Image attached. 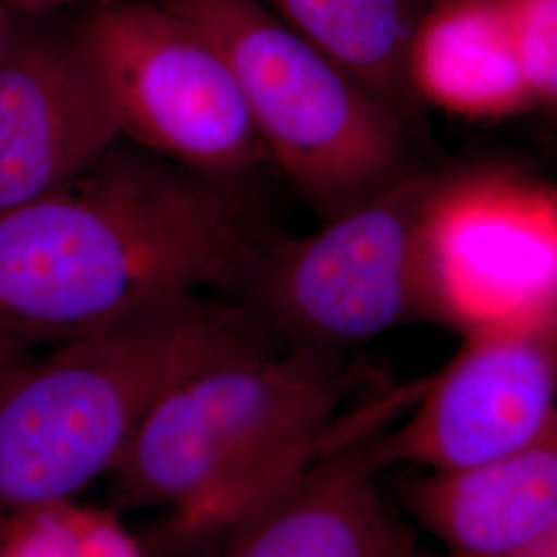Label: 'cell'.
Wrapping results in <instances>:
<instances>
[{"label": "cell", "mask_w": 557, "mask_h": 557, "mask_svg": "<svg viewBox=\"0 0 557 557\" xmlns=\"http://www.w3.org/2000/svg\"><path fill=\"white\" fill-rule=\"evenodd\" d=\"M535 108H557V0H502Z\"/></svg>", "instance_id": "15"}, {"label": "cell", "mask_w": 557, "mask_h": 557, "mask_svg": "<svg viewBox=\"0 0 557 557\" xmlns=\"http://www.w3.org/2000/svg\"><path fill=\"white\" fill-rule=\"evenodd\" d=\"M281 345L246 306L180 299L57 343L0 403V533L106 479L165 393L207 366Z\"/></svg>", "instance_id": "3"}, {"label": "cell", "mask_w": 557, "mask_h": 557, "mask_svg": "<svg viewBox=\"0 0 557 557\" xmlns=\"http://www.w3.org/2000/svg\"><path fill=\"white\" fill-rule=\"evenodd\" d=\"M0 557H2V556H0Z\"/></svg>", "instance_id": "20"}, {"label": "cell", "mask_w": 557, "mask_h": 557, "mask_svg": "<svg viewBox=\"0 0 557 557\" xmlns=\"http://www.w3.org/2000/svg\"><path fill=\"white\" fill-rule=\"evenodd\" d=\"M2 557H145L114 510L62 502L15 518L0 533Z\"/></svg>", "instance_id": "14"}, {"label": "cell", "mask_w": 557, "mask_h": 557, "mask_svg": "<svg viewBox=\"0 0 557 557\" xmlns=\"http://www.w3.org/2000/svg\"><path fill=\"white\" fill-rule=\"evenodd\" d=\"M345 354L281 343L165 393L110 471L119 508H161L170 552H211L335 442Z\"/></svg>", "instance_id": "2"}, {"label": "cell", "mask_w": 557, "mask_h": 557, "mask_svg": "<svg viewBox=\"0 0 557 557\" xmlns=\"http://www.w3.org/2000/svg\"><path fill=\"white\" fill-rule=\"evenodd\" d=\"M368 91L411 119L409 52L432 0H262Z\"/></svg>", "instance_id": "13"}, {"label": "cell", "mask_w": 557, "mask_h": 557, "mask_svg": "<svg viewBox=\"0 0 557 557\" xmlns=\"http://www.w3.org/2000/svg\"><path fill=\"white\" fill-rule=\"evenodd\" d=\"M407 498L448 556H496L556 527L557 407L510 455L462 473H423Z\"/></svg>", "instance_id": "11"}, {"label": "cell", "mask_w": 557, "mask_h": 557, "mask_svg": "<svg viewBox=\"0 0 557 557\" xmlns=\"http://www.w3.org/2000/svg\"><path fill=\"white\" fill-rule=\"evenodd\" d=\"M9 40V27H7V11L0 7V52Z\"/></svg>", "instance_id": "19"}, {"label": "cell", "mask_w": 557, "mask_h": 557, "mask_svg": "<svg viewBox=\"0 0 557 557\" xmlns=\"http://www.w3.org/2000/svg\"><path fill=\"white\" fill-rule=\"evenodd\" d=\"M376 425L347 419L335 442L209 557H416L380 496L370 455Z\"/></svg>", "instance_id": "10"}, {"label": "cell", "mask_w": 557, "mask_h": 557, "mask_svg": "<svg viewBox=\"0 0 557 557\" xmlns=\"http://www.w3.org/2000/svg\"><path fill=\"white\" fill-rule=\"evenodd\" d=\"M230 62L269 161L329 220L413 170L409 120L262 0H160Z\"/></svg>", "instance_id": "4"}, {"label": "cell", "mask_w": 557, "mask_h": 557, "mask_svg": "<svg viewBox=\"0 0 557 557\" xmlns=\"http://www.w3.org/2000/svg\"><path fill=\"white\" fill-rule=\"evenodd\" d=\"M416 100L465 119L535 108L502 0H432L409 52Z\"/></svg>", "instance_id": "12"}, {"label": "cell", "mask_w": 557, "mask_h": 557, "mask_svg": "<svg viewBox=\"0 0 557 557\" xmlns=\"http://www.w3.org/2000/svg\"><path fill=\"white\" fill-rule=\"evenodd\" d=\"M271 242L232 182L119 143L0 213V338L57 345L209 289L244 292Z\"/></svg>", "instance_id": "1"}, {"label": "cell", "mask_w": 557, "mask_h": 557, "mask_svg": "<svg viewBox=\"0 0 557 557\" xmlns=\"http://www.w3.org/2000/svg\"><path fill=\"white\" fill-rule=\"evenodd\" d=\"M73 40L131 145L223 182L269 161L218 44L160 0H101Z\"/></svg>", "instance_id": "6"}, {"label": "cell", "mask_w": 557, "mask_h": 557, "mask_svg": "<svg viewBox=\"0 0 557 557\" xmlns=\"http://www.w3.org/2000/svg\"><path fill=\"white\" fill-rule=\"evenodd\" d=\"M425 267L440 324L460 335L556 310V186L504 172L440 176Z\"/></svg>", "instance_id": "8"}, {"label": "cell", "mask_w": 557, "mask_h": 557, "mask_svg": "<svg viewBox=\"0 0 557 557\" xmlns=\"http://www.w3.org/2000/svg\"><path fill=\"white\" fill-rule=\"evenodd\" d=\"M66 2H71V0H0V7L4 11L15 9L21 13H44L50 9H59Z\"/></svg>", "instance_id": "18"}, {"label": "cell", "mask_w": 557, "mask_h": 557, "mask_svg": "<svg viewBox=\"0 0 557 557\" xmlns=\"http://www.w3.org/2000/svg\"><path fill=\"white\" fill-rule=\"evenodd\" d=\"M455 557V556H448ZM487 557H557V524L541 533L537 537L529 539L517 547Z\"/></svg>", "instance_id": "17"}, {"label": "cell", "mask_w": 557, "mask_h": 557, "mask_svg": "<svg viewBox=\"0 0 557 557\" xmlns=\"http://www.w3.org/2000/svg\"><path fill=\"white\" fill-rule=\"evenodd\" d=\"M438 182L409 170L314 234L273 239L244 289L252 312L281 343L337 354L400 326L440 324L425 267Z\"/></svg>", "instance_id": "5"}, {"label": "cell", "mask_w": 557, "mask_h": 557, "mask_svg": "<svg viewBox=\"0 0 557 557\" xmlns=\"http://www.w3.org/2000/svg\"><path fill=\"white\" fill-rule=\"evenodd\" d=\"M557 407V308L483 326L418 386L407 418L370 438L379 469L428 475L479 469L531 438Z\"/></svg>", "instance_id": "7"}, {"label": "cell", "mask_w": 557, "mask_h": 557, "mask_svg": "<svg viewBox=\"0 0 557 557\" xmlns=\"http://www.w3.org/2000/svg\"><path fill=\"white\" fill-rule=\"evenodd\" d=\"M120 139L73 36H9L0 52V213L54 193Z\"/></svg>", "instance_id": "9"}, {"label": "cell", "mask_w": 557, "mask_h": 557, "mask_svg": "<svg viewBox=\"0 0 557 557\" xmlns=\"http://www.w3.org/2000/svg\"><path fill=\"white\" fill-rule=\"evenodd\" d=\"M27 361L29 358L23 354V347L0 338V403Z\"/></svg>", "instance_id": "16"}]
</instances>
